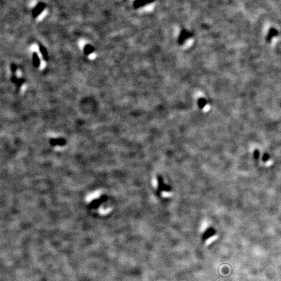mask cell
Instances as JSON below:
<instances>
[{"mask_svg":"<svg viewBox=\"0 0 281 281\" xmlns=\"http://www.w3.org/2000/svg\"><path fill=\"white\" fill-rule=\"evenodd\" d=\"M33 64L35 66L37 67L40 65V59L39 58L38 54L36 52L33 53Z\"/></svg>","mask_w":281,"mask_h":281,"instance_id":"4","label":"cell"},{"mask_svg":"<svg viewBox=\"0 0 281 281\" xmlns=\"http://www.w3.org/2000/svg\"><path fill=\"white\" fill-rule=\"evenodd\" d=\"M269 159V155L268 154H264L263 156L262 160L263 161H267Z\"/></svg>","mask_w":281,"mask_h":281,"instance_id":"5","label":"cell"},{"mask_svg":"<svg viewBox=\"0 0 281 281\" xmlns=\"http://www.w3.org/2000/svg\"><path fill=\"white\" fill-rule=\"evenodd\" d=\"M45 6L46 5L45 3L43 2L39 3L32 10V15L33 17L36 18L39 15L41 14V13L44 11Z\"/></svg>","mask_w":281,"mask_h":281,"instance_id":"1","label":"cell"},{"mask_svg":"<svg viewBox=\"0 0 281 281\" xmlns=\"http://www.w3.org/2000/svg\"><path fill=\"white\" fill-rule=\"evenodd\" d=\"M254 156L256 159L258 158L259 156V151L258 150H256L254 152Z\"/></svg>","mask_w":281,"mask_h":281,"instance_id":"6","label":"cell"},{"mask_svg":"<svg viewBox=\"0 0 281 281\" xmlns=\"http://www.w3.org/2000/svg\"><path fill=\"white\" fill-rule=\"evenodd\" d=\"M94 51V48L90 44L86 45L84 48V52L86 55H89Z\"/></svg>","mask_w":281,"mask_h":281,"instance_id":"2","label":"cell"},{"mask_svg":"<svg viewBox=\"0 0 281 281\" xmlns=\"http://www.w3.org/2000/svg\"><path fill=\"white\" fill-rule=\"evenodd\" d=\"M40 51L42 54V56L43 58L45 60H48V53L46 51V49L42 45L40 46Z\"/></svg>","mask_w":281,"mask_h":281,"instance_id":"3","label":"cell"}]
</instances>
